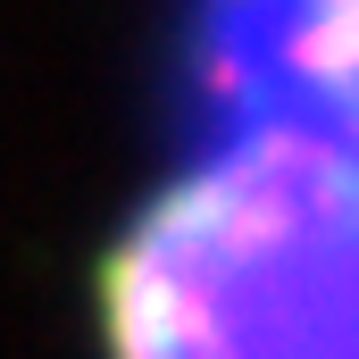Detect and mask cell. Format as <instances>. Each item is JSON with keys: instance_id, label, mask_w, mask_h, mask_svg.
<instances>
[{"instance_id": "obj_1", "label": "cell", "mask_w": 359, "mask_h": 359, "mask_svg": "<svg viewBox=\"0 0 359 359\" xmlns=\"http://www.w3.org/2000/svg\"><path fill=\"white\" fill-rule=\"evenodd\" d=\"M109 359H359V100L251 109L100 268Z\"/></svg>"}, {"instance_id": "obj_2", "label": "cell", "mask_w": 359, "mask_h": 359, "mask_svg": "<svg viewBox=\"0 0 359 359\" xmlns=\"http://www.w3.org/2000/svg\"><path fill=\"white\" fill-rule=\"evenodd\" d=\"M201 126L359 100V0H192Z\"/></svg>"}]
</instances>
